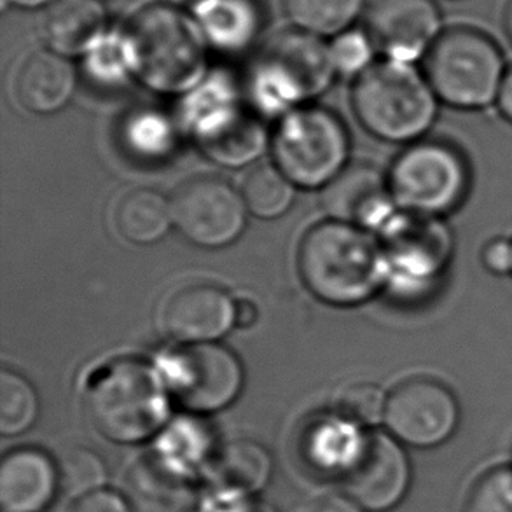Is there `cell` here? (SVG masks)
Segmentation results:
<instances>
[{"label":"cell","mask_w":512,"mask_h":512,"mask_svg":"<svg viewBox=\"0 0 512 512\" xmlns=\"http://www.w3.org/2000/svg\"><path fill=\"white\" fill-rule=\"evenodd\" d=\"M135 77L151 90L180 93L207 72L208 42L193 14L167 0L140 7L121 28Z\"/></svg>","instance_id":"cell-1"},{"label":"cell","mask_w":512,"mask_h":512,"mask_svg":"<svg viewBox=\"0 0 512 512\" xmlns=\"http://www.w3.org/2000/svg\"><path fill=\"white\" fill-rule=\"evenodd\" d=\"M298 264L306 287L329 305H359L388 280L381 243L348 222H322L310 229Z\"/></svg>","instance_id":"cell-2"},{"label":"cell","mask_w":512,"mask_h":512,"mask_svg":"<svg viewBox=\"0 0 512 512\" xmlns=\"http://www.w3.org/2000/svg\"><path fill=\"white\" fill-rule=\"evenodd\" d=\"M352 102L367 132L387 142H418L436 121V93L413 63H374L357 77Z\"/></svg>","instance_id":"cell-3"},{"label":"cell","mask_w":512,"mask_h":512,"mask_svg":"<svg viewBox=\"0 0 512 512\" xmlns=\"http://www.w3.org/2000/svg\"><path fill=\"white\" fill-rule=\"evenodd\" d=\"M506 72L499 44L474 27L444 28L423 60L437 100L457 109H483L495 102Z\"/></svg>","instance_id":"cell-4"},{"label":"cell","mask_w":512,"mask_h":512,"mask_svg":"<svg viewBox=\"0 0 512 512\" xmlns=\"http://www.w3.org/2000/svg\"><path fill=\"white\" fill-rule=\"evenodd\" d=\"M86 406L93 427L112 443H140L168 420L163 383L154 369L135 360L107 367L91 385Z\"/></svg>","instance_id":"cell-5"},{"label":"cell","mask_w":512,"mask_h":512,"mask_svg":"<svg viewBox=\"0 0 512 512\" xmlns=\"http://www.w3.org/2000/svg\"><path fill=\"white\" fill-rule=\"evenodd\" d=\"M333 56L319 35L292 27L271 35L250 65L252 97L268 111L317 97L333 81Z\"/></svg>","instance_id":"cell-6"},{"label":"cell","mask_w":512,"mask_h":512,"mask_svg":"<svg viewBox=\"0 0 512 512\" xmlns=\"http://www.w3.org/2000/svg\"><path fill=\"white\" fill-rule=\"evenodd\" d=\"M471 172L464 154L443 140H418L394 161L388 189L402 212L441 217L464 203Z\"/></svg>","instance_id":"cell-7"},{"label":"cell","mask_w":512,"mask_h":512,"mask_svg":"<svg viewBox=\"0 0 512 512\" xmlns=\"http://www.w3.org/2000/svg\"><path fill=\"white\" fill-rule=\"evenodd\" d=\"M350 153L345 125L333 112L305 107L289 112L273 137V156L292 184L320 187L333 182Z\"/></svg>","instance_id":"cell-8"},{"label":"cell","mask_w":512,"mask_h":512,"mask_svg":"<svg viewBox=\"0 0 512 512\" xmlns=\"http://www.w3.org/2000/svg\"><path fill=\"white\" fill-rule=\"evenodd\" d=\"M380 243L388 280L401 289L420 292L443 277L455 249L450 228L441 217L411 212L394 215L381 228Z\"/></svg>","instance_id":"cell-9"},{"label":"cell","mask_w":512,"mask_h":512,"mask_svg":"<svg viewBox=\"0 0 512 512\" xmlns=\"http://www.w3.org/2000/svg\"><path fill=\"white\" fill-rule=\"evenodd\" d=\"M167 388L180 406L194 413H214L240 395L243 369L235 353L214 343H193L170 355Z\"/></svg>","instance_id":"cell-10"},{"label":"cell","mask_w":512,"mask_h":512,"mask_svg":"<svg viewBox=\"0 0 512 512\" xmlns=\"http://www.w3.org/2000/svg\"><path fill=\"white\" fill-rule=\"evenodd\" d=\"M338 478L348 499L364 511H390L408 493V455L394 436L369 430L360 437Z\"/></svg>","instance_id":"cell-11"},{"label":"cell","mask_w":512,"mask_h":512,"mask_svg":"<svg viewBox=\"0 0 512 512\" xmlns=\"http://www.w3.org/2000/svg\"><path fill=\"white\" fill-rule=\"evenodd\" d=\"M390 434L413 448H434L457 430L460 409L450 388L432 378L402 381L387 397Z\"/></svg>","instance_id":"cell-12"},{"label":"cell","mask_w":512,"mask_h":512,"mask_svg":"<svg viewBox=\"0 0 512 512\" xmlns=\"http://www.w3.org/2000/svg\"><path fill=\"white\" fill-rule=\"evenodd\" d=\"M364 30L385 60H425L443 34V13L437 0H369Z\"/></svg>","instance_id":"cell-13"},{"label":"cell","mask_w":512,"mask_h":512,"mask_svg":"<svg viewBox=\"0 0 512 512\" xmlns=\"http://www.w3.org/2000/svg\"><path fill=\"white\" fill-rule=\"evenodd\" d=\"M173 222L187 240L201 247H224L245 228V201L217 177L187 180L172 200Z\"/></svg>","instance_id":"cell-14"},{"label":"cell","mask_w":512,"mask_h":512,"mask_svg":"<svg viewBox=\"0 0 512 512\" xmlns=\"http://www.w3.org/2000/svg\"><path fill=\"white\" fill-rule=\"evenodd\" d=\"M235 324V303L214 284H189L172 294L163 310V327L175 340L208 343Z\"/></svg>","instance_id":"cell-15"},{"label":"cell","mask_w":512,"mask_h":512,"mask_svg":"<svg viewBox=\"0 0 512 512\" xmlns=\"http://www.w3.org/2000/svg\"><path fill=\"white\" fill-rule=\"evenodd\" d=\"M322 198L334 221L381 229L394 217L395 201L388 180L367 165L345 168L327 184Z\"/></svg>","instance_id":"cell-16"},{"label":"cell","mask_w":512,"mask_h":512,"mask_svg":"<svg viewBox=\"0 0 512 512\" xmlns=\"http://www.w3.org/2000/svg\"><path fill=\"white\" fill-rule=\"evenodd\" d=\"M126 499L133 512H205V497L193 474L179 471L161 458L146 457L126 479Z\"/></svg>","instance_id":"cell-17"},{"label":"cell","mask_w":512,"mask_h":512,"mask_svg":"<svg viewBox=\"0 0 512 512\" xmlns=\"http://www.w3.org/2000/svg\"><path fill=\"white\" fill-rule=\"evenodd\" d=\"M60 492L58 464L39 448H16L0 462L4 512H42Z\"/></svg>","instance_id":"cell-18"},{"label":"cell","mask_w":512,"mask_h":512,"mask_svg":"<svg viewBox=\"0 0 512 512\" xmlns=\"http://www.w3.org/2000/svg\"><path fill=\"white\" fill-rule=\"evenodd\" d=\"M109 30L104 0H53L39 18L46 49L65 58L88 55Z\"/></svg>","instance_id":"cell-19"},{"label":"cell","mask_w":512,"mask_h":512,"mask_svg":"<svg viewBox=\"0 0 512 512\" xmlns=\"http://www.w3.org/2000/svg\"><path fill=\"white\" fill-rule=\"evenodd\" d=\"M76 70L69 58L51 49L25 56L14 77V93L27 111L51 114L69 104L76 90Z\"/></svg>","instance_id":"cell-20"},{"label":"cell","mask_w":512,"mask_h":512,"mask_svg":"<svg viewBox=\"0 0 512 512\" xmlns=\"http://www.w3.org/2000/svg\"><path fill=\"white\" fill-rule=\"evenodd\" d=\"M212 118L200 121L201 146L208 156L226 165H243L263 149V132L254 119L226 102L215 107Z\"/></svg>","instance_id":"cell-21"},{"label":"cell","mask_w":512,"mask_h":512,"mask_svg":"<svg viewBox=\"0 0 512 512\" xmlns=\"http://www.w3.org/2000/svg\"><path fill=\"white\" fill-rule=\"evenodd\" d=\"M210 48L240 53L256 41L263 27L259 0H210L193 14Z\"/></svg>","instance_id":"cell-22"},{"label":"cell","mask_w":512,"mask_h":512,"mask_svg":"<svg viewBox=\"0 0 512 512\" xmlns=\"http://www.w3.org/2000/svg\"><path fill=\"white\" fill-rule=\"evenodd\" d=\"M214 490L254 495L271 476V458L263 446L252 441H233L210 458Z\"/></svg>","instance_id":"cell-23"},{"label":"cell","mask_w":512,"mask_h":512,"mask_svg":"<svg viewBox=\"0 0 512 512\" xmlns=\"http://www.w3.org/2000/svg\"><path fill=\"white\" fill-rule=\"evenodd\" d=\"M172 222V201L146 187L125 194L116 207V228L128 242H158Z\"/></svg>","instance_id":"cell-24"},{"label":"cell","mask_w":512,"mask_h":512,"mask_svg":"<svg viewBox=\"0 0 512 512\" xmlns=\"http://www.w3.org/2000/svg\"><path fill=\"white\" fill-rule=\"evenodd\" d=\"M369 0H282L294 27L319 37H336L364 18Z\"/></svg>","instance_id":"cell-25"},{"label":"cell","mask_w":512,"mask_h":512,"mask_svg":"<svg viewBox=\"0 0 512 512\" xmlns=\"http://www.w3.org/2000/svg\"><path fill=\"white\" fill-rule=\"evenodd\" d=\"M243 201L252 214L261 219H275L285 214L294 200L291 180L271 165L252 168L243 180Z\"/></svg>","instance_id":"cell-26"},{"label":"cell","mask_w":512,"mask_h":512,"mask_svg":"<svg viewBox=\"0 0 512 512\" xmlns=\"http://www.w3.org/2000/svg\"><path fill=\"white\" fill-rule=\"evenodd\" d=\"M39 415V399L34 387L9 369L0 373V432L18 436L30 429Z\"/></svg>","instance_id":"cell-27"},{"label":"cell","mask_w":512,"mask_h":512,"mask_svg":"<svg viewBox=\"0 0 512 512\" xmlns=\"http://www.w3.org/2000/svg\"><path fill=\"white\" fill-rule=\"evenodd\" d=\"M60 492L70 499H83L90 493L104 490L107 469L104 460L88 448L69 450L58 462Z\"/></svg>","instance_id":"cell-28"},{"label":"cell","mask_w":512,"mask_h":512,"mask_svg":"<svg viewBox=\"0 0 512 512\" xmlns=\"http://www.w3.org/2000/svg\"><path fill=\"white\" fill-rule=\"evenodd\" d=\"M207 434L193 423H173L158 444L156 457L187 474H196L208 453Z\"/></svg>","instance_id":"cell-29"},{"label":"cell","mask_w":512,"mask_h":512,"mask_svg":"<svg viewBox=\"0 0 512 512\" xmlns=\"http://www.w3.org/2000/svg\"><path fill=\"white\" fill-rule=\"evenodd\" d=\"M387 399L373 383H352L336 397V415L357 427H373L385 418Z\"/></svg>","instance_id":"cell-30"},{"label":"cell","mask_w":512,"mask_h":512,"mask_svg":"<svg viewBox=\"0 0 512 512\" xmlns=\"http://www.w3.org/2000/svg\"><path fill=\"white\" fill-rule=\"evenodd\" d=\"M333 56L334 69L338 74L357 76L364 74L374 65V56L378 55L371 37L364 28H348L333 37L329 44Z\"/></svg>","instance_id":"cell-31"},{"label":"cell","mask_w":512,"mask_h":512,"mask_svg":"<svg viewBox=\"0 0 512 512\" xmlns=\"http://www.w3.org/2000/svg\"><path fill=\"white\" fill-rule=\"evenodd\" d=\"M84 60L88 74L102 83H118L126 76H133L121 28H111L104 39L84 56Z\"/></svg>","instance_id":"cell-32"},{"label":"cell","mask_w":512,"mask_h":512,"mask_svg":"<svg viewBox=\"0 0 512 512\" xmlns=\"http://www.w3.org/2000/svg\"><path fill=\"white\" fill-rule=\"evenodd\" d=\"M467 512H512V467L486 474L474 488Z\"/></svg>","instance_id":"cell-33"},{"label":"cell","mask_w":512,"mask_h":512,"mask_svg":"<svg viewBox=\"0 0 512 512\" xmlns=\"http://www.w3.org/2000/svg\"><path fill=\"white\" fill-rule=\"evenodd\" d=\"M205 512H277L273 507L254 495L214 490L205 497Z\"/></svg>","instance_id":"cell-34"},{"label":"cell","mask_w":512,"mask_h":512,"mask_svg":"<svg viewBox=\"0 0 512 512\" xmlns=\"http://www.w3.org/2000/svg\"><path fill=\"white\" fill-rule=\"evenodd\" d=\"M72 512H133V509L128 499L104 488L76 500Z\"/></svg>","instance_id":"cell-35"},{"label":"cell","mask_w":512,"mask_h":512,"mask_svg":"<svg viewBox=\"0 0 512 512\" xmlns=\"http://www.w3.org/2000/svg\"><path fill=\"white\" fill-rule=\"evenodd\" d=\"M481 261L493 275H509L512 273V242L506 238H495L486 243L481 252Z\"/></svg>","instance_id":"cell-36"},{"label":"cell","mask_w":512,"mask_h":512,"mask_svg":"<svg viewBox=\"0 0 512 512\" xmlns=\"http://www.w3.org/2000/svg\"><path fill=\"white\" fill-rule=\"evenodd\" d=\"M308 512H364L352 499L345 497H326L315 502Z\"/></svg>","instance_id":"cell-37"},{"label":"cell","mask_w":512,"mask_h":512,"mask_svg":"<svg viewBox=\"0 0 512 512\" xmlns=\"http://www.w3.org/2000/svg\"><path fill=\"white\" fill-rule=\"evenodd\" d=\"M259 319L256 303L250 299H238L235 303V324L238 327H252Z\"/></svg>","instance_id":"cell-38"},{"label":"cell","mask_w":512,"mask_h":512,"mask_svg":"<svg viewBox=\"0 0 512 512\" xmlns=\"http://www.w3.org/2000/svg\"><path fill=\"white\" fill-rule=\"evenodd\" d=\"M497 104L504 118L512 123V65L507 67L504 81L500 84L499 95H497Z\"/></svg>","instance_id":"cell-39"},{"label":"cell","mask_w":512,"mask_h":512,"mask_svg":"<svg viewBox=\"0 0 512 512\" xmlns=\"http://www.w3.org/2000/svg\"><path fill=\"white\" fill-rule=\"evenodd\" d=\"M53 0H2L4 6L18 7V9H39L48 7Z\"/></svg>","instance_id":"cell-40"},{"label":"cell","mask_w":512,"mask_h":512,"mask_svg":"<svg viewBox=\"0 0 512 512\" xmlns=\"http://www.w3.org/2000/svg\"><path fill=\"white\" fill-rule=\"evenodd\" d=\"M167 2L184 9L187 13L194 14L196 11H200L201 7L205 6L210 0H167Z\"/></svg>","instance_id":"cell-41"},{"label":"cell","mask_w":512,"mask_h":512,"mask_svg":"<svg viewBox=\"0 0 512 512\" xmlns=\"http://www.w3.org/2000/svg\"><path fill=\"white\" fill-rule=\"evenodd\" d=\"M502 23H504V32H506L507 39L512 44V0L506 2L504 14H502Z\"/></svg>","instance_id":"cell-42"}]
</instances>
